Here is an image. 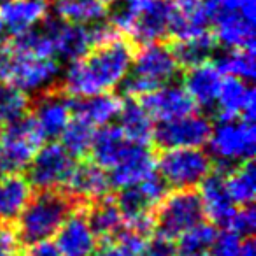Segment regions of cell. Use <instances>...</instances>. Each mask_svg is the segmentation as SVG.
<instances>
[{
    "instance_id": "cell-7",
    "label": "cell",
    "mask_w": 256,
    "mask_h": 256,
    "mask_svg": "<svg viewBox=\"0 0 256 256\" xmlns=\"http://www.w3.org/2000/svg\"><path fill=\"white\" fill-rule=\"evenodd\" d=\"M156 170L168 190H196L214 170V162L202 148H181L162 151Z\"/></svg>"
},
{
    "instance_id": "cell-14",
    "label": "cell",
    "mask_w": 256,
    "mask_h": 256,
    "mask_svg": "<svg viewBox=\"0 0 256 256\" xmlns=\"http://www.w3.org/2000/svg\"><path fill=\"white\" fill-rule=\"evenodd\" d=\"M216 112L220 120H256V93L252 82L223 76L216 100Z\"/></svg>"
},
{
    "instance_id": "cell-21",
    "label": "cell",
    "mask_w": 256,
    "mask_h": 256,
    "mask_svg": "<svg viewBox=\"0 0 256 256\" xmlns=\"http://www.w3.org/2000/svg\"><path fill=\"white\" fill-rule=\"evenodd\" d=\"M209 16L204 0H170V30L168 37L176 40L192 39L209 32Z\"/></svg>"
},
{
    "instance_id": "cell-8",
    "label": "cell",
    "mask_w": 256,
    "mask_h": 256,
    "mask_svg": "<svg viewBox=\"0 0 256 256\" xmlns=\"http://www.w3.org/2000/svg\"><path fill=\"white\" fill-rule=\"evenodd\" d=\"M44 144L28 112L2 126L0 134V178L22 174Z\"/></svg>"
},
{
    "instance_id": "cell-23",
    "label": "cell",
    "mask_w": 256,
    "mask_h": 256,
    "mask_svg": "<svg viewBox=\"0 0 256 256\" xmlns=\"http://www.w3.org/2000/svg\"><path fill=\"white\" fill-rule=\"evenodd\" d=\"M123 98L116 93H100V95L84 96V98H72V116L84 120L95 128L112 124L118 120Z\"/></svg>"
},
{
    "instance_id": "cell-39",
    "label": "cell",
    "mask_w": 256,
    "mask_h": 256,
    "mask_svg": "<svg viewBox=\"0 0 256 256\" xmlns=\"http://www.w3.org/2000/svg\"><path fill=\"white\" fill-rule=\"evenodd\" d=\"M22 240L14 223H0V256H20Z\"/></svg>"
},
{
    "instance_id": "cell-2",
    "label": "cell",
    "mask_w": 256,
    "mask_h": 256,
    "mask_svg": "<svg viewBox=\"0 0 256 256\" xmlns=\"http://www.w3.org/2000/svg\"><path fill=\"white\" fill-rule=\"evenodd\" d=\"M107 9L109 25L134 44L164 42L170 30V0H118Z\"/></svg>"
},
{
    "instance_id": "cell-17",
    "label": "cell",
    "mask_w": 256,
    "mask_h": 256,
    "mask_svg": "<svg viewBox=\"0 0 256 256\" xmlns=\"http://www.w3.org/2000/svg\"><path fill=\"white\" fill-rule=\"evenodd\" d=\"M84 209H76L53 237L62 256H93L98 248V238L90 226Z\"/></svg>"
},
{
    "instance_id": "cell-26",
    "label": "cell",
    "mask_w": 256,
    "mask_h": 256,
    "mask_svg": "<svg viewBox=\"0 0 256 256\" xmlns=\"http://www.w3.org/2000/svg\"><path fill=\"white\" fill-rule=\"evenodd\" d=\"M118 121H120L118 124L120 130L130 142L150 144V140L153 139L154 121L137 98L124 96Z\"/></svg>"
},
{
    "instance_id": "cell-28",
    "label": "cell",
    "mask_w": 256,
    "mask_h": 256,
    "mask_svg": "<svg viewBox=\"0 0 256 256\" xmlns=\"http://www.w3.org/2000/svg\"><path fill=\"white\" fill-rule=\"evenodd\" d=\"M172 51L176 54L179 67L192 68L196 65H202L206 62L214 60L218 53V42L210 32H206L202 36L192 37V39L176 40L172 46Z\"/></svg>"
},
{
    "instance_id": "cell-9",
    "label": "cell",
    "mask_w": 256,
    "mask_h": 256,
    "mask_svg": "<svg viewBox=\"0 0 256 256\" xmlns=\"http://www.w3.org/2000/svg\"><path fill=\"white\" fill-rule=\"evenodd\" d=\"M202 221L206 214L196 190L168 192L154 210V230L174 240Z\"/></svg>"
},
{
    "instance_id": "cell-44",
    "label": "cell",
    "mask_w": 256,
    "mask_h": 256,
    "mask_svg": "<svg viewBox=\"0 0 256 256\" xmlns=\"http://www.w3.org/2000/svg\"><path fill=\"white\" fill-rule=\"evenodd\" d=\"M102 2L106 6H109V4H114V2H118V0H102Z\"/></svg>"
},
{
    "instance_id": "cell-40",
    "label": "cell",
    "mask_w": 256,
    "mask_h": 256,
    "mask_svg": "<svg viewBox=\"0 0 256 256\" xmlns=\"http://www.w3.org/2000/svg\"><path fill=\"white\" fill-rule=\"evenodd\" d=\"M23 256H62L60 249L56 248L53 238H48V240H39L28 244L25 248Z\"/></svg>"
},
{
    "instance_id": "cell-13",
    "label": "cell",
    "mask_w": 256,
    "mask_h": 256,
    "mask_svg": "<svg viewBox=\"0 0 256 256\" xmlns=\"http://www.w3.org/2000/svg\"><path fill=\"white\" fill-rule=\"evenodd\" d=\"M62 190L79 206L88 207L90 204L109 196L112 184L106 168L96 165L93 160H82L76 164L70 178Z\"/></svg>"
},
{
    "instance_id": "cell-10",
    "label": "cell",
    "mask_w": 256,
    "mask_h": 256,
    "mask_svg": "<svg viewBox=\"0 0 256 256\" xmlns=\"http://www.w3.org/2000/svg\"><path fill=\"white\" fill-rule=\"evenodd\" d=\"M76 164V158L70 156L62 144H42L26 167L25 179L34 192L60 190L70 178Z\"/></svg>"
},
{
    "instance_id": "cell-16",
    "label": "cell",
    "mask_w": 256,
    "mask_h": 256,
    "mask_svg": "<svg viewBox=\"0 0 256 256\" xmlns=\"http://www.w3.org/2000/svg\"><path fill=\"white\" fill-rule=\"evenodd\" d=\"M137 100L142 104V107L153 118V121H158V123L178 120V118L196 112L195 104L190 98L186 90L182 88V84H176V82L160 86Z\"/></svg>"
},
{
    "instance_id": "cell-20",
    "label": "cell",
    "mask_w": 256,
    "mask_h": 256,
    "mask_svg": "<svg viewBox=\"0 0 256 256\" xmlns=\"http://www.w3.org/2000/svg\"><path fill=\"white\" fill-rule=\"evenodd\" d=\"M48 12V0H4L0 4V25L14 37L36 28Z\"/></svg>"
},
{
    "instance_id": "cell-1",
    "label": "cell",
    "mask_w": 256,
    "mask_h": 256,
    "mask_svg": "<svg viewBox=\"0 0 256 256\" xmlns=\"http://www.w3.org/2000/svg\"><path fill=\"white\" fill-rule=\"evenodd\" d=\"M136 46L124 36L106 44L93 48L92 51L76 62H70L60 79V88L70 98L110 93L124 81L132 68Z\"/></svg>"
},
{
    "instance_id": "cell-45",
    "label": "cell",
    "mask_w": 256,
    "mask_h": 256,
    "mask_svg": "<svg viewBox=\"0 0 256 256\" xmlns=\"http://www.w3.org/2000/svg\"><path fill=\"white\" fill-rule=\"evenodd\" d=\"M0 134H2V126H0Z\"/></svg>"
},
{
    "instance_id": "cell-18",
    "label": "cell",
    "mask_w": 256,
    "mask_h": 256,
    "mask_svg": "<svg viewBox=\"0 0 256 256\" xmlns=\"http://www.w3.org/2000/svg\"><path fill=\"white\" fill-rule=\"evenodd\" d=\"M198 188L204 214L209 220V223L226 230L235 210H237V206L232 202L230 195L224 188V174L214 168Z\"/></svg>"
},
{
    "instance_id": "cell-6",
    "label": "cell",
    "mask_w": 256,
    "mask_h": 256,
    "mask_svg": "<svg viewBox=\"0 0 256 256\" xmlns=\"http://www.w3.org/2000/svg\"><path fill=\"white\" fill-rule=\"evenodd\" d=\"M209 154L214 168L226 174L235 165L254 158L256 128L246 120H218L209 137Z\"/></svg>"
},
{
    "instance_id": "cell-15",
    "label": "cell",
    "mask_w": 256,
    "mask_h": 256,
    "mask_svg": "<svg viewBox=\"0 0 256 256\" xmlns=\"http://www.w3.org/2000/svg\"><path fill=\"white\" fill-rule=\"evenodd\" d=\"M156 174V154L148 144H136L128 148L120 162L109 170L112 188L123 190L146 181Z\"/></svg>"
},
{
    "instance_id": "cell-41",
    "label": "cell",
    "mask_w": 256,
    "mask_h": 256,
    "mask_svg": "<svg viewBox=\"0 0 256 256\" xmlns=\"http://www.w3.org/2000/svg\"><path fill=\"white\" fill-rule=\"evenodd\" d=\"M240 256H256V248H254V242H252V238H246V240H244Z\"/></svg>"
},
{
    "instance_id": "cell-37",
    "label": "cell",
    "mask_w": 256,
    "mask_h": 256,
    "mask_svg": "<svg viewBox=\"0 0 256 256\" xmlns=\"http://www.w3.org/2000/svg\"><path fill=\"white\" fill-rule=\"evenodd\" d=\"M142 256H179L178 242L167 235L153 232L144 242Z\"/></svg>"
},
{
    "instance_id": "cell-11",
    "label": "cell",
    "mask_w": 256,
    "mask_h": 256,
    "mask_svg": "<svg viewBox=\"0 0 256 256\" xmlns=\"http://www.w3.org/2000/svg\"><path fill=\"white\" fill-rule=\"evenodd\" d=\"M28 114L44 142H54L72 120V98L56 86L34 96L28 106Z\"/></svg>"
},
{
    "instance_id": "cell-46",
    "label": "cell",
    "mask_w": 256,
    "mask_h": 256,
    "mask_svg": "<svg viewBox=\"0 0 256 256\" xmlns=\"http://www.w3.org/2000/svg\"><path fill=\"white\" fill-rule=\"evenodd\" d=\"M2 2H4V0H0V4H2Z\"/></svg>"
},
{
    "instance_id": "cell-5",
    "label": "cell",
    "mask_w": 256,
    "mask_h": 256,
    "mask_svg": "<svg viewBox=\"0 0 256 256\" xmlns=\"http://www.w3.org/2000/svg\"><path fill=\"white\" fill-rule=\"evenodd\" d=\"M62 65L54 58H40L34 54L20 53L6 48L0 53V81L28 95L40 93L60 86Z\"/></svg>"
},
{
    "instance_id": "cell-42",
    "label": "cell",
    "mask_w": 256,
    "mask_h": 256,
    "mask_svg": "<svg viewBox=\"0 0 256 256\" xmlns=\"http://www.w3.org/2000/svg\"><path fill=\"white\" fill-rule=\"evenodd\" d=\"M8 44H9L8 32H6V30L2 28V25H0V53H4L6 48H8Z\"/></svg>"
},
{
    "instance_id": "cell-35",
    "label": "cell",
    "mask_w": 256,
    "mask_h": 256,
    "mask_svg": "<svg viewBox=\"0 0 256 256\" xmlns=\"http://www.w3.org/2000/svg\"><path fill=\"white\" fill-rule=\"evenodd\" d=\"M30 100L25 93L0 81V126L12 123L28 112Z\"/></svg>"
},
{
    "instance_id": "cell-22",
    "label": "cell",
    "mask_w": 256,
    "mask_h": 256,
    "mask_svg": "<svg viewBox=\"0 0 256 256\" xmlns=\"http://www.w3.org/2000/svg\"><path fill=\"white\" fill-rule=\"evenodd\" d=\"M254 20L240 11H230L218 18L214 39L223 50H254Z\"/></svg>"
},
{
    "instance_id": "cell-43",
    "label": "cell",
    "mask_w": 256,
    "mask_h": 256,
    "mask_svg": "<svg viewBox=\"0 0 256 256\" xmlns=\"http://www.w3.org/2000/svg\"><path fill=\"white\" fill-rule=\"evenodd\" d=\"M184 256H210V252L209 251H206V252H193V254H184Z\"/></svg>"
},
{
    "instance_id": "cell-25",
    "label": "cell",
    "mask_w": 256,
    "mask_h": 256,
    "mask_svg": "<svg viewBox=\"0 0 256 256\" xmlns=\"http://www.w3.org/2000/svg\"><path fill=\"white\" fill-rule=\"evenodd\" d=\"M84 212L98 242L110 240L124 228L123 214H121L120 207H118L116 196L112 195L90 204L84 209Z\"/></svg>"
},
{
    "instance_id": "cell-36",
    "label": "cell",
    "mask_w": 256,
    "mask_h": 256,
    "mask_svg": "<svg viewBox=\"0 0 256 256\" xmlns=\"http://www.w3.org/2000/svg\"><path fill=\"white\" fill-rule=\"evenodd\" d=\"M226 230L237 234L242 238H252V234L256 230V210L252 206L237 207L234 218Z\"/></svg>"
},
{
    "instance_id": "cell-29",
    "label": "cell",
    "mask_w": 256,
    "mask_h": 256,
    "mask_svg": "<svg viewBox=\"0 0 256 256\" xmlns=\"http://www.w3.org/2000/svg\"><path fill=\"white\" fill-rule=\"evenodd\" d=\"M224 188H226L232 202L237 207L252 206L256 196L254 162L249 160L230 168L224 174Z\"/></svg>"
},
{
    "instance_id": "cell-4",
    "label": "cell",
    "mask_w": 256,
    "mask_h": 256,
    "mask_svg": "<svg viewBox=\"0 0 256 256\" xmlns=\"http://www.w3.org/2000/svg\"><path fill=\"white\" fill-rule=\"evenodd\" d=\"M181 72L172 46L154 42L140 46L134 54L132 68L120 84L121 92L128 98H140L153 90L174 82Z\"/></svg>"
},
{
    "instance_id": "cell-38",
    "label": "cell",
    "mask_w": 256,
    "mask_h": 256,
    "mask_svg": "<svg viewBox=\"0 0 256 256\" xmlns=\"http://www.w3.org/2000/svg\"><path fill=\"white\" fill-rule=\"evenodd\" d=\"M244 240L230 230L218 232L216 240L210 246V256H240Z\"/></svg>"
},
{
    "instance_id": "cell-3",
    "label": "cell",
    "mask_w": 256,
    "mask_h": 256,
    "mask_svg": "<svg viewBox=\"0 0 256 256\" xmlns=\"http://www.w3.org/2000/svg\"><path fill=\"white\" fill-rule=\"evenodd\" d=\"M81 207L82 206L72 200L64 190L34 193L14 223L22 244L28 246L53 238L65 220Z\"/></svg>"
},
{
    "instance_id": "cell-32",
    "label": "cell",
    "mask_w": 256,
    "mask_h": 256,
    "mask_svg": "<svg viewBox=\"0 0 256 256\" xmlns=\"http://www.w3.org/2000/svg\"><path fill=\"white\" fill-rule=\"evenodd\" d=\"M96 128L93 124L86 123L84 120L72 116V120L68 121V124L65 126L64 134L60 136L62 146L65 148L70 156L74 158H84L86 154H90L93 144V137H95Z\"/></svg>"
},
{
    "instance_id": "cell-24",
    "label": "cell",
    "mask_w": 256,
    "mask_h": 256,
    "mask_svg": "<svg viewBox=\"0 0 256 256\" xmlns=\"http://www.w3.org/2000/svg\"><path fill=\"white\" fill-rule=\"evenodd\" d=\"M132 142L124 137V134L120 130L118 124H107L95 132L93 144L90 154L92 160L107 172L123 158V154L128 151Z\"/></svg>"
},
{
    "instance_id": "cell-12",
    "label": "cell",
    "mask_w": 256,
    "mask_h": 256,
    "mask_svg": "<svg viewBox=\"0 0 256 256\" xmlns=\"http://www.w3.org/2000/svg\"><path fill=\"white\" fill-rule=\"evenodd\" d=\"M212 123L206 114L192 112L178 120L154 124L153 139L162 151L181 148H204L209 142Z\"/></svg>"
},
{
    "instance_id": "cell-19",
    "label": "cell",
    "mask_w": 256,
    "mask_h": 256,
    "mask_svg": "<svg viewBox=\"0 0 256 256\" xmlns=\"http://www.w3.org/2000/svg\"><path fill=\"white\" fill-rule=\"evenodd\" d=\"M221 81H223V74L210 60L196 67L186 68L184 78H182V88L186 90L196 109L214 112Z\"/></svg>"
},
{
    "instance_id": "cell-31",
    "label": "cell",
    "mask_w": 256,
    "mask_h": 256,
    "mask_svg": "<svg viewBox=\"0 0 256 256\" xmlns=\"http://www.w3.org/2000/svg\"><path fill=\"white\" fill-rule=\"evenodd\" d=\"M212 62L223 76L248 82H252L256 78L254 50H224L223 53L216 54V60Z\"/></svg>"
},
{
    "instance_id": "cell-33",
    "label": "cell",
    "mask_w": 256,
    "mask_h": 256,
    "mask_svg": "<svg viewBox=\"0 0 256 256\" xmlns=\"http://www.w3.org/2000/svg\"><path fill=\"white\" fill-rule=\"evenodd\" d=\"M148 237L124 226L110 240H104L95 249L93 256H142V248Z\"/></svg>"
},
{
    "instance_id": "cell-34",
    "label": "cell",
    "mask_w": 256,
    "mask_h": 256,
    "mask_svg": "<svg viewBox=\"0 0 256 256\" xmlns=\"http://www.w3.org/2000/svg\"><path fill=\"white\" fill-rule=\"evenodd\" d=\"M218 237V226L210 223H198L196 226L190 228L188 232L181 235L179 238H176L179 249V256L184 254H193V252H206L210 249V246L214 244Z\"/></svg>"
},
{
    "instance_id": "cell-30",
    "label": "cell",
    "mask_w": 256,
    "mask_h": 256,
    "mask_svg": "<svg viewBox=\"0 0 256 256\" xmlns=\"http://www.w3.org/2000/svg\"><path fill=\"white\" fill-rule=\"evenodd\" d=\"M54 16L72 25H95L107 18L102 0H56Z\"/></svg>"
},
{
    "instance_id": "cell-27",
    "label": "cell",
    "mask_w": 256,
    "mask_h": 256,
    "mask_svg": "<svg viewBox=\"0 0 256 256\" xmlns=\"http://www.w3.org/2000/svg\"><path fill=\"white\" fill-rule=\"evenodd\" d=\"M34 190L25 176L0 178V223H14L32 198Z\"/></svg>"
}]
</instances>
